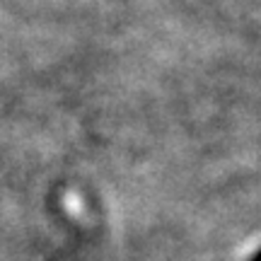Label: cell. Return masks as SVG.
I'll list each match as a JSON object with an SVG mask.
<instances>
[{"label":"cell","mask_w":261,"mask_h":261,"mask_svg":"<svg viewBox=\"0 0 261 261\" xmlns=\"http://www.w3.org/2000/svg\"><path fill=\"white\" fill-rule=\"evenodd\" d=\"M252 261H261V249H259L256 254H254V259H252Z\"/></svg>","instance_id":"cell-1"}]
</instances>
